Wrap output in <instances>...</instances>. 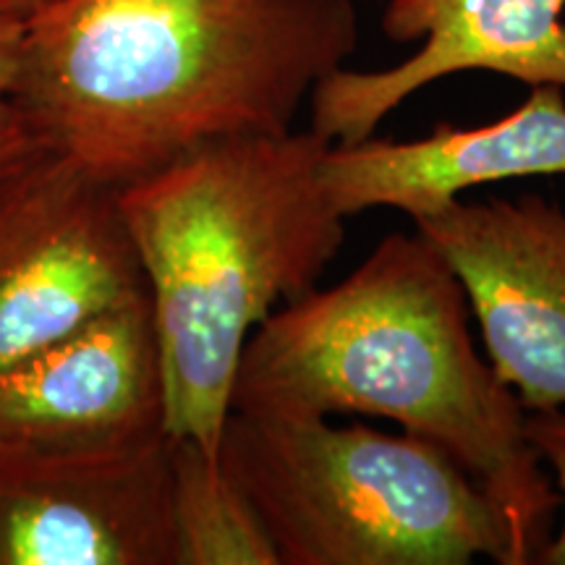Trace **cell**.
<instances>
[{
  "label": "cell",
  "mask_w": 565,
  "mask_h": 565,
  "mask_svg": "<svg viewBox=\"0 0 565 565\" xmlns=\"http://www.w3.org/2000/svg\"><path fill=\"white\" fill-rule=\"evenodd\" d=\"M356 45L353 0H55L21 30L13 92L47 150L118 189L291 131Z\"/></svg>",
  "instance_id": "6da1fadb"
},
{
  "label": "cell",
  "mask_w": 565,
  "mask_h": 565,
  "mask_svg": "<svg viewBox=\"0 0 565 565\" xmlns=\"http://www.w3.org/2000/svg\"><path fill=\"white\" fill-rule=\"evenodd\" d=\"M469 317L461 280L437 246L419 231L391 233L349 278L317 286L254 328L231 412L401 424L500 505L515 565L540 563L561 494L526 440L524 404L477 351Z\"/></svg>",
  "instance_id": "7a4b0ae2"
},
{
  "label": "cell",
  "mask_w": 565,
  "mask_h": 565,
  "mask_svg": "<svg viewBox=\"0 0 565 565\" xmlns=\"http://www.w3.org/2000/svg\"><path fill=\"white\" fill-rule=\"evenodd\" d=\"M315 129L210 141L118 186L158 328L166 429L221 456L257 324L309 291L345 244Z\"/></svg>",
  "instance_id": "3957f363"
},
{
  "label": "cell",
  "mask_w": 565,
  "mask_h": 565,
  "mask_svg": "<svg viewBox=\"0 0 565 565\" xmlns=\"http://www.w3.org/2000/svg\"><path fill=\"white\" fill-rule=\"evenodd\" d=\"M217 458L278 565H515L500 505L408 433L231 412Z\"/></svg>",
  "instance_id": "277c9868"
},
{
  "label": "cell",
  "mask_w": 565,
  "mask_h": 565,
  "mask_svg": "<svg viewBox=\"0 0 565 565\" xmlns=\"http://www.w3.org/2000/svg\"><path fill=\"white\" fill-rule=\"evenodd\" d=\"M145 291L116 186L47 147L0 171V372Z\"/></svg>",
  "instance_id": "5b68a950"
},
{
  "label": "cell",
  "mask_w": 565,
  "mask_h": 565,
  "mask_svg": "<svg viewBox=\"0 0 565 565\" xmlns=\"http://www.w3.org/2000/svg\"><path fill=\"white\" fill-rule=\"evenodd\" d=\"M461 280L487 362L526 412L565 406V212L521 200L456 202L414 217Z\"/></svg>",
  "instance_id": "8992f818"
},
{
  "label": "cell",
  "mask_w": 565,
  "mask_h": 565,
  "mask_svg": "<svg viewBox=\"0 0 565 565\" xmlns=\"http://www.w3.org/2000/svg\"><path fill=\"white\" fill-rule=\"evenodd\" d=\"M0 565H175L171 435L116 454L0 445Z\"/></svg>",
  "instance_id": "52a82bcc"
},
{
  "label": "cell",
  "mask_w": 565,
  "mask_h": 565,
  "mask_svg": "<svg viewBox=\"0 0 565 565\" xmlns=\"http://www.w3.org/2000/svg\"><path fill=\"white\" fill-rule=\"evenodd\" d=\"M166 435V374L147 291L0 372V445L116 454Z\"/></svg>",
  "instance_id": "ba28073f"
},
{
  "label": "cell",
  "mask_w": 565,
  "mask_h": 565,
  "mask_svg": "<svg viewBox=\"0 0 565 565\" xmlns=\"http://www.w3.org/2000/svg\"><path fill=\"white\" fill-rule=\"evenodd\" d=\"M563 9L565 0H387L380 19L385 38L422 40V47L393 68L324 76L309 95V129L333 145L370 139L414 92L463 71L565 92Z\"/></svg>",
  "instance_id": "9c48e42d"
},
{
  "label": "cell",
  "mask_w": 565,
  "mask_h": 565,
  "mask_svg": "<svg viewBox=\"0 0 565 565\" xmlns=\"http://www.w3.org/2000/svg\"><path fill=\"white\" fill-rule=\"evenodd\" d=\"M532 175H565V92L555 84L532 87L524 105L490 126L440 124L412 141L330 145L320 160L324 194L345 221L372 207L414 221L475 186Z\"/></svg>",
  "instance_id": "30bf717a"
},
{
  "label": "cell",
  "mask_w": 565,
  "mask_h": 565,
  "mask_svg": "<svg viewBox=\"0 0 565 565\" xmlns=\"http://www.w3.org/2000/svg\"><path fill=\"white\" fill-rule=\"evenodd\" d=\"M175 565H278V555L221 458L171 435Z\"/></svg>",
  "instance_id": "8fae6325"
},
{
  "label": "cell",
  "mask_w": 565,
  "mask_h": 565,
  "mask_svg": "<svg viewBox=\"0 0 565 565\" xmlns=\"http://www.w3.org/2000/svg\"><path fill=\"white\" fill-rule=\"evenodd\" d=\"M24 24L0 13V171L19 166L34 152L45 150L38 131L17 100V66Z\"/></svg>",
  "instance_id": "7c38bea8"
},
{
  "label": "cell",
  "mask_w": 565,
  "mask_h": 565,
  "mask_svg": "<svg viewBox=\"0 0 565 565\" xmlns=\"http://www.w3.org/2000/svg\"><path fill=\"white\" fill-rule=\"evenodd\" d=\"M526 440L532 443L534 454L553 475V484L561 494L563 526L542 550V565H565V412L550 408V412H526Z\"/></svg>",
  "instance_id": "4fadbf2b"
},
{
  "label": "cell",
  "mask_w": 565,
  "mask_h": 565,
  "mask_svg": "<svg viewBox=\"0 0 565 565\" xmlns=\"http://www.w3.org/2000/svg\"><path fill=\"white\" fill-rule=\"evenodd\" d=\"M55 0H0V13L9 19H17L21 24H26L32 17H38L40 11H45L47 6H53Z\"/></svg>",
  "instance_id": "5bb4252c"
}]
</instances>
